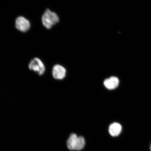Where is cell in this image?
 Returning <instances> with one entry per match:
<instances>
[{
  "mask_svg": "<svg viewBox=\"0 0 151 151\" xmlns=\"http://www.w3.org/2000/svg\"><path fill=\"white\" fill-rule=\"evenodd\" d=\"M59 21V18L56 13L47 9L42 17L43 25L47 29H50Z\"/></svg>",
  "mask_w": 151,
  "mask_h": 151,
  "instance_id": "obj_1",
  "label": "cell"
},
{
  "mask_svg": "<svg viewBox=\"0 0 151 151\" xmlns=\"http://www.w3.org/2000/svg\"><path fill=\"white\" fill-rule=\"evenodd\" d=\"M28 67L30 70L35 71L39 75H42L45 72L44 65L39 58H35L32 59L29 62Z\"/></svg>",
  "mask_w": 151,
  "mask_h": 151,
  "instance_id": "obj_2",
  "label": "cell"
},
{
  "mask_svg": "<svg viewBox=\"0 0 151 151\" xmlns=\"http://www.w3.org/2000/svg\"><path fill=\"white\" fill-rule=\"evenodd\" d=\"M15 27L19 31L25 32L30 29L31 24L29 20L22 16H19L15 21Z\"/></svg>",
  "mask_w": 151,
  "mask_h": 151,
  "instance_id": "obj_3",
  "label": "cell"
},
{
  "mask_svg": "<svg viewBox=\"0 0 151 151\" xmlns=\"http://www.w3.org/2000/svg\"><path fill=\"white\" fill-rule=\"evenodd\" d=\"M66 73V69L65 68L61 65H56L53 67L52 76L56 80H62L65 78Z\"/></svg>",
  "mask_w": 151,
  "mask_h": 151,
  "instance_id": "obj_4",
  "label": "cell"
},
{
  "mask_svg": "<svg viewBox=\"0 0 151 151\" xmlns=\"http://www.w3.org/2000/svg\"><path fill=\"white\" fill-rule=\"evenodd\" d=\"M119 83L117 77L112 76L106 79L104 84L105 87L109 90H113L118 87Z\"/></svg>",
  "mask_w": 151,
  "mask_h": 151,
  "instance_id": "obj_5",
  "label": "cell"
},
{
  "mask_svg": "<svg viewBox=\"0 0 151 151\" xmlns=\"http://www.w3.org/2000/svg\"><path fill=\"white\" fill-rule=\"evenodd\" d=\"M122 129V126L120 124L117 122H114L109 126V132L112 136L116 137L120 135Z\"/></svg>",
  "mask_w": 151,
  "mask_h": 151,
  "instance_id": "obj_6",
  "label": "cell"
},
{
  "mask_svg": "<svg viewBox=\"0 0 151 151\" xmlns=\"http://www.w3.org/2000/svg\"><path fill=\"white\" fill-rule=\"evenodd\" d=\"M78 136L76 134H71L67 141V146L69 150H75L76 145Z\"/></svg>",
  "mask_w": 151,
  "mask_h": 151,
  "instance_id": "obj_7",
  "label": "cell"
},
{
  "mask_svg": "<svg viewBox=\"0 0 151 151\" xmlns=\"http://www.w3.org/2000/svg\"><path fill=\"white\" fill-rule=\"evenodd\" d=\"M86 143L84 138L82 136L78 137L76 145L75 150H80L84 148Z\"/></svg>",
  "mask_w": 151,
  "mask_h": 151,
  "instance_id": "obj_8",
  "label": "cell"
},
{
  "mask_svg": "<svg viewBox=\"0 0 151 151\" xmlns=\"http://www.w3.org/2000/svg\"><path fill=\"white\" fill-rule=\"evenodd\" d=\"M150 150L151 151V144L150 147Z\"/></svg>",
  "mask_w": 151,
  "mask_h": 151,
  "instance_id": "obj_9",
  "label": "cell"
}]
</instances>
